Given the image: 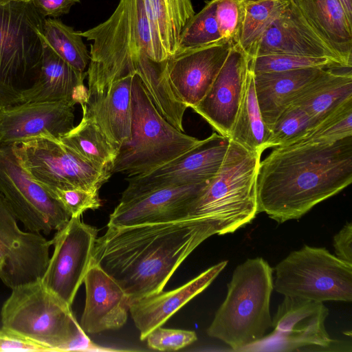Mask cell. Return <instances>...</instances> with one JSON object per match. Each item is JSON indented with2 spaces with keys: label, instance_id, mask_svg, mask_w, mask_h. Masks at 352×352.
Listing matches in <instances>:
<instances>
[{
  "label": "cell",
  "instance_id": "cell-1",
  "mask_svg": "<svg viewBox=\"0 0 352 352\" xmlns=\"http://www.w3.org/2000/svg\"><path fill=\"white\" fill-rule=\"evenodd\" d=\"M80 34L93 41L87 71L88 100L105 93L118 79L138 75L160 113L184 131L188 107L172 88L169 58L153 34L143 0H120L107 20Z\"/></svg>",
  "mask_w": 352,
  "mask_h": 352
},
{
  "label": "cell",
  "instance_id": "cell-2",
  "mask_svg": "<svg viewBox=\"0 0 352 352\" xmlns=\"http://www.w3.org/2000/svg\"><path fill=\"white\" fill-rule=\"evenodd\" d=\"M352 182V136L276 147L256 176L258 212L278 223L298 219Z\"/></svg>",
  "mask_w": 352,
  "mask_h": 352
},
{
  "label": "cell",
  "instance_id": "cell-3",
  "mask_svg": "<svg viewBox=\"0 0 352 352\" xmlns=\"http://www.w3.org/2000/svg\"><path fill=\"white\" fill-rule=\"evenodd\" d=\"M210 237L198 219L107 226L92 261L122 288L131 302L163 291L188 255Z\"/></svg>",
  "mask_w": 352,
  "mask_h": 352
},
{
  "label": "cell",
  "instance_id": "cell-4",
  "mask_svg": "<svg viewBox=\"0 0 352 352\" xmlns=\"http://www.w3.org/2000/svg\"><path fill=\"white\" fill-rule=\"evenodd\" d=\"M261 156L230 140L220 169L190 204L187 219L200 220L211 236L234 232L250 223L258 213Z\"/></svg>",
  "mask_w": 352,
  "mask_h": 352
},
{
  "label": "cell",
  "instance_id": "cell-5",
  "mask_svg": "<svg viewBox=\"0 0 352 352\" xmlns=\"http://www.w3.org/2000/svg\"><path fill=\"white\" fill-rule=\"evenodd\" d=\"M11 289L1 307V328L47 351L109 350L91 341L71 307L50 292L41 278Z\"/></svg>",
  "mask_w": 352,
  "mask_h": 352
},
{
  "label": "cell",
  "instance_id": "cell-6",
  "mask_svg": "<svg viewBox=\"0 0 352 352\" xmlns=\"http://www.w3.org/2000/svg\"><path fill=\"white\" fill-rule=\"evenodd\" d=\"M273 271L263 258H248L234 270L226 296L207 334L234 351H245L272 327L270 298Z\"/></svg>",
  "mask_w": 352,
  "mask_h": 352
},
{
  "label": "cell",
  "instance_id": "cell-7",
  "mask_svg": "<svg viewBox=\"0 0 352 352\" xmlns=\"http://www.w3.org/2000/svg\"><path fill=\"white\" fill-rule=\"evenodd\" d=\"M201 141L180 131L167 121L151 100L140 77L134 75L131 138L120 148L111 173L126 177L144 175L188 151Z\"/></svg>",
  "mask_w": 352,
  "mask_h": 352
},
{
  "label": "cell",
  "instance_id": "cell-8",
  "mask_svg": "<svg viewBox=\"0 0 352 352\" xmlns=\"http://www.w3.org/2000/svg\"><path fill=\"white\" fill-rule=\"evenodd\" d=\"M44 19L30 1L0 6V108L19 104L38 77Z\"/></svg>",
  "mask_w": 352,
  "mask_h": 352
},
{
  "label": "cell",
  "instance_id": "cell-9",
  "mask_svg": "<svg viewBox=\"0 0 352 352\" xmlns=\"http://www.w3.org/2000/svg\"><path fill=\"white\" fill-rule=\"evenodd\" d=\"M274 289L285 296L319 302L352 300V264L324 248L304 245L273 269Z\"/></svg>",
  "mask_w": 352,
  "mask_h": 352
},
{
  "label": "cell",
  "instance_id": "cell-10",
  "mask_svg": "<svg viewBox=\"0 0 352 352\" xmlns=\"http://www.w3.org/2000/svg\"><path fill=\"white\" fill-rule=\"evenodd\" d=\"M12 147L23 168L46 187L99 192L112 175L110 169L96 167L57 139L36 138Z\"/></svg>",
  "mask_w": 352,
  "mask_h": 352
},
{
  "label": "cell",
  "instance_id": "cell-11",
  "mask_svg": "<svg viewBox=\"0 0 352 352\" xmlns=\"http://www.w3.org/2000/svg\"><path fill=\"white\" fill-rule=\"evenodd\" d=\"M0 195L29 232L50 234L71 218L48 190L23 168L12 146H0Z\"/></svg>",
  "mask_w": 352,
  "mask_h": 352
},
{
  "label": "cell",
  "instance_id": "cell-12",
  "mask_svg": "<svg viewBox=\"0 0 352 352\" xmlns=\"http://www.w3.org/2000/svg\"><path fill=\"white\" fill-rule=\"evenodd\" d=\"M97 235L95 227L74 217L51 239L54 251L41 281L70 307L91 265Z\"/></svg>",
  "mask_w": 352,
  "mask_h": 352
},
{
  "label": "cell",
  "instance_id": "cell-13",
  "mask_svg": "<svg viewBox=\"0 0 352 352\" xmlns=\"http://www.w3.org/2000/svg\"><path fill=\"white\" fill-rule=\"evenodd\" d=\"M230 140L217 133L168 163L144 175L126 177L128 186L120 199L159 188L210 181L220 169Z\"/></svg>",
  "mask_w": 352,
  "mask_h": 352
},
{
  "label": "cell",
  "instance_id": "cell-14",
  "mask_svg": "<svg viewBox=\"0 0 352 352\" xmlns=\"http://www.w3.org/2000/svg\"><path fill=\"white\" fill-rule=\"evenodd\" d=\"M324 302L285 296L272 318L273 331L245 351H291L305 346L327 347L334 342L325 320Z\"/></svg>",
  "mask_w": 352,
  "mask_h": 352
},
{
  "label": "cell",
  "instance_id": "cell-15",
  "mask_svg": "<svg viewBox=\"0 0 352 352\" xmlns=\"http://www.w3.org/2000/svg\"><path fill=\"white\" fill-rule=\"evenodd\" d=\"M52 241L23 231L0 195V279L9 288L41 279L50 260Z\"/></svg>",
  "mask_w": 352,
  "mask_h": 352
},
{
  "label": "cell",
  "instance_id": "cell-16",
  "mask_svg": "<svg viewBox=\"0 0 352 352\" xmlns=\"http://www.w3.org/2000/svg\"><path fill=\"white\" fill-rule=\"evenodd\" d=\"M74 107L67 102H30L0 108V146L41 137L59 140L74 126Z\"/></svg>",
  "mask_w": 352,
  "mask_h": 352
},
{
  "label": "cell",
  "instance_id": "cell-17",
  "mask_svg": "<svg viewBox=\"0 0 352 352\" xmlns=\"http://www.w3.org/2000/svg\"><path fill=\"white\" fill-rule=\"evenodd\" d=\"M249 61L234 44L209 90L192 108L219 134L229 138L244 94Z\"/></svg>",
  "mask_w": 352,
  "mask_h": 352
},
{
  "label": "cell",
  "instance_id": "cell-18",
  "mask_svg": "<svg viewBox=\"0 0 352 352\" xmlns=\"http://www.w3.org/2000/svg\"><path fill=\"white\" fill-rule=\"evenodd\" d=\"M208 182L166 187L120 199L109 216L107 226L122 227L187 219L190 204Z\"/></svg>",
  "mask_w": 352,
  "mask_h": 352
},
{
  "label": "cell",
  "instance_id": "cell-19",
  "mask_svg": "<svg viewBox=\"0 0 352 352\" xmlns=\"http://www.w3.org/2000/svg\"><path fill=\"white\" fill-rule=\"evenodd\" d=\"M234 44L223 38L176 54L168 60V74L172 88L188 108H193L205 96Z\"/></svg>",
  "mask_w": 352,
  "mask_h": 352
},
{
  "label": "cell",
  "instance_id": "cell-20",
  "mask_svg": "<svg viewBox=\"0 0 352 352\" xmlns=\"http://www.w3.org/2000/svg\"><path fill=\"white\" fill-rule=\"evenodd\" d=\"M269 54L327 58L349 67L308 24L291 1L264 33L254 57Z\"/></svg>",
  "mask_w": 352,
  "mask_h": 352
},
{
  "label": "cell",
  "instance_id": "cell-21",
  "mask_svg": "<svg viewBox=\"0 0 352 352\" xmlns=\"http://www.w3.org/2000/svg\"><path fill=\"white\" fill-rule=\"evenodd\" d=\"M85 305L80 326L86 333H98L122 327L126 322L131 301L119 284L96 263L87 273Z\"/></svg>",
  "mask_w": 352,
  "mask_h": 352
},
{
  "label": "cell",
  "instance_id": "cell-22",
  "mask_svg": "<svg viewBox=\"0 0 352 352\" xmlns=\"http://www.w3.org/2000/svg\"><path fill=\"white\" fill-rule=\"evenodd\" d=\"M227 264V260L222 261L175 289L162 291L131 302L129 312L140 331V339L145 340L151 331L162 326L187 302L204 292Z\"/></svg>",
  "mask_w": 352,
  "mask_h": 352
},
{
  "label": "cell",
  "instance_id": "cell-23",
  "mask_svg": "<svg viewBox=\"0 0 352 352\" xmlns=\"http://www.w3.org/2000/svg\"><path fill=\"white\" fill-rule=\"evenodd\" d=\"M43 43V54L38 77L32 87L22 94L20 103L67 102L74 105L79 104L80 106L87 104L88 89L84 85L87 72L76 70L44 41Z\"/></svg>",
  "mask_w": 352,
  "mask_h": 352
},
{
  "label": "cell",
  "instance_id": "cell-24",
  "mask_svg": "<svg viewBox=\"0 0 352 352\" xmlns=\"http://www.w3.org/2000/svg\"><path fill=\"white\" fill-rule=\"evenodd\" d=\"M134 75L113 82L102 95L81 106L109 140L120 150L131 138V85Z\"/></svg>",
  "mask_w": 352,
  "mask_h": 352
},
{
  "label": "cell",
  "instance_id": "cell-25",
  "mask_svg": "<svg viewBox=\"0 0 352 352\" xmlns=\"http://www.w3.org/2000/svg\"><path fill=\"white\" fill-rule=\"evenodd\" d=\"M315 30L338 54L346 66L352 67V22L338 0H290Z\"/></svg>",
  "mask_w": 352,
  "mask_h": 352
},
{
  "label": "cell",
  "instance_id": "cell-26",
  "mask_svg": "<svg viewBox=\"0 0 352 352\" xmlns=\"http://www.w3.org/2000/svg\"><path fill=\"white\" fill-rule=\"evenodd\" d=\"M322 69L305 68L254 74L258 104L269 129L280 113L292 104L300 90Z\"/></svg>",
  "mask_w": 352,
  "mask_h": 352
},
{
  "label": "cell",
  "instance_id": "cell-27",
  "mask_svg": "<svg viewBox=\"0 0 352 352\" xmlns=\"http://www.w3.org/2000/svg\"><path fill=\"white\" fill-rule=\"evenodd\" d=\"M352 98L351 67L322 69L296 95L292 104L318 122L344 101Z\"/></svg>",
  "mask_w": 352,
  "mask_h": 352
},
{
  "label": "cell",
  "instance_id": "cell-28",
  "mask_svg": "<svg viewBox=\"0 0 352 352\" xmlns=\"http://www.w3.org/2000/svg\"><path fill=\"white\" fill-rule=\"evenodd\" d=\"M143 3L153 34L170 59L177 52L184 27L195 14L191 0H143Z\"/></svg>",
  "mask_w": 352,
  "mask_h": 352
},
{
  "label": "cell",
  "instance_id": "cell-29",
  "mask_svg": "<svg viewBox=\"0 0 352 352\" xmlns=\"http://www.w3.org/2000/svg\"><path fill=\"white\" fill-rule=\"evenodd\" d=\"M270 135L258 104L254 73L249 65L244 94L230 140L251 152L262 154Z\"/></svg>",
  "mask_w": 352,
  "mask_h": 352
},
{
  "label": "cell",
  "instance_id": "cell-30",
  "mask_svg": "<svg viewBox=\"0 0 352 352\" xmlns=\"http://www.w3.org/2000/svg\"><path fill=\"white\" fill-rule=\"evenodd\" d=\"M59 140L82 158L101 169L111 170L119 151L84 112L80 123Z\"/></svg>",
  "mask_w": 352,
  "mask_h": 352
},
{
  "label": "cell",
  "instance_id": "cell-31",
  "mask_svg": "<svg viewBox=\"0 0 352 352\" xmlns=\"http://www.w3.org/2000/svg\"><path fill=\"white\" fill-rule=\"evenodd\" d=\"M290 0H249L246 4L237 45L250 58H254L260 41L272 21Z\"/></svg>",
  "mask_w": 352,
  "mask_h": 352
},
{
  "label": "cell",
  "instance_id": "cell-32",
  "mask_svg": "<svg viewBox=\"0 0 352 352\" xmlns=\"http://www.w3.org/2000/svg\"><path fill=\"white\" fill-rule=\"evenodd\" d=\"M80 32L56 19H44L42 36L60 58L80 72H85L90 61V54Z\"/></svg>",
  "mask_w": 352,
  "mask_h": 352
},
{
  "label": "cell",
  "instance_id": "cell-33",
  "mask_svg": "<svg viewBox=\"0 0 352 352\" xmlns=\"http://www.w3.org/2000/svg\"><path fill=\"white\" fill-rule=\"evenodd\" d=\"M221 39L216 17L215 1L211 0L200 12L195 14L184 27L175 54L211 45Z\"/></svg>",
  "mask_w": 352,
  "mask_h": 352
},
{
  "label": "cell",
  "instance_id": "cell-34",
  "mask_svg": "<svg viewBox=\"0 0 352 352\" xmlns=\"http://www.w3.org/2000/svg\"><path fill=\"white\" fill-rule=\"evenodd\" d=\"M317 123L301 108L289 105L270 127L266 149L287 146L300 140Z\"/></svg>",
  "mask_w": 352,
  "mask_h": 352
},
{
  "label": "cell",
  "instance_id": "cell-35",
  "mask_svg": "<svg viewBox=\"0 0 352 352\" xmlns=\"http://www.w3.org/2000/svg\"><path fill=\"white\" fill-rule=\"evenodd\" d=\"M349 136H352V98L328 113L295 142H332Z\"/></svg>",
  "mask_w": 352,
  "mask_h": 352
},
{
  "label": "cell",
  "instance_id": "cell-36",
  "mask_svg": "<svg viewBox=\"0 0 352 352\" xmlns=\"http://www.w3.org/2000/svg\"><path fill=\"white\" fill-rule=\"evenodd\" d=\"M249 65L254 74L305 68L343 67L339 63L327 58L289 54H269L256 56L250 58Z\"/></svg>",
  "mask_w": 352,
  "mask_h": 352
},
{
  "label": "cell",
  "instance_id": "cell-37",
  "mask_svg": "<svg viewBox=\"0 0 352 352\" xmlns=\"http://www.w3.org/2000/svg\"><path fill=\"white\" fill-rule=\"evenodd\" d=\"M45 187L59 202L70 217H80L87 210H94L102 205L98 191L87 190L78 188Z\"/></svg>",
  "mask_w": 352,
  "mask_h": 352
},
{
  "label": "cell",
  "instance_id": "cell-38",
  "mask_svg": "<svg viewBox=\"0 0 352 352\" xmlns=\"http://www.w3.org/2000/svg\"><path fill=\"white\" fill-rule=\"evenodd\" d=\"M249 0H214L216 17L223 38L237 43L244 17L245 6Z\"/></svg>",
  "mask_w": 352,
  "mask_h": 352
},
{
  "label": "cell",
  "instance_id": "cell-39",
  "mask_svg": "<svg viewBox=\"0 0 352 352\" xmlns=\"http://www.w3.org/2000/svg\"><path fill=\"white\" fill-rule=\"evenodd\" d=\"M150 349L160 351H173L183 349L197 340L194 331L157 327L146 339Z\"/></svg>",
  "mask_w": 352,
  "mask_h": 352
},
{
  "label": "cell",
  "instance_id": "cell-40",
  "mask_svg": "<svg viewBox=\"0 0 352 352\" xmlns=\"http://www.w3.org/2000/svg\"><path fill=\"white\" fill-rule=\"evenodd\" d=\"M0 351H47L40 345L3 328L0 329Z\"/></svg>",
  "mask_w": 352,
  "mask_h": 352
},
{
  "label": "cell",
  "instance_id": "cell-41",
  "mask_svg": "<svg viewBox=\"0 0 352 352\" xmlns=\"http://www.w3.org/2000/svg\"><path fill=\"white\" fill-rule=\"evenodd\" d=\"M335 255L340 259L352 264V223L346 222L333 236Z\"/></svg>",
  "mask_w": 352,
  "mask_h": 352
},
{
  "label": "cell",
  "instance_id": "cell-42",
  "mask_svg": "<svg viewBox=\"0 0 352 352\" xmlns=\"http://www.w3.org/2000/svg\"><path fill=\"white\" fill-rule=\"evenodd\" d=\"M35 10L43 17H58L67 14L80 0H30Z\"/></svg>",
  "mask_w": 352,
  "mask_h": 352
},
{
  "label": "cell",
  "instance_id": "cell-43",
  "mask_svg": "<svg viewBox=\"0 0 352 352\" xmlns=\"http://www.w3.org/2000/svg\"><path fill=\"white\" fill-rule=\"evenodd\" d=\"M348 18L352 22V0H338Z\"/></svg>",
  "mask_w": 352,
  "mask_h": 352
},
{
  "label": "cell",
  "instance_id": "cell-44",
  "mask_svg": "<svg viewBox=\"0 0 352 352\" xmlns=\"http://www.w3.org/2000/svg\"><path fill=\"white\" fill-rule=\"evenodd\" d=\"M19 1H28V0H0V6L6 4V3H8L10 2Z\"/></svg>",
  "mask_w": 352,
  "mask_h": 352
},
{
  "label": "cell",
  "instance_id": "cell-45",
  "mask_svg": "<svg viewBox=\"0 0 352 352\" xmlns=\"http://www.w3.org/2000/svg\"><path fill=\"white\" fill-rule=\"evenodd\" d=\"M28 1H30V0H28Z\"/></svg>",
  "mask_w": 352,
  "mask_h": 352
}]
</instances>
